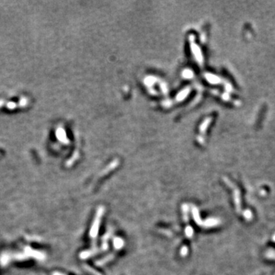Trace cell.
<instances>
[{
  "label": "cell",
  "mask_w": 275,
  "mask_h": 275,
  "mask_svg": "<svg viewBox=\"0 0 275 275\" xmlns=\"http://www.w3.org/2000/svg\"><path fill=\"white\" fill-rule=\"evenodd\" d=\"M105 212V208L103 206H99L97 210V213H96V217H95V220L93 222V226L91 228L90 231V236L93 239H95L97 236L98 232H99V225L100 222H101V218L103 216V213Z\"/></svg>",
  "instance_id": "6da1fadb"
},
{
  "label": "cell",
  "mask_w": 275,
  "mask_h": 275,
  "mask_svg": "<svg viewBox=\"0 0 275 275\" xmlns=\"http://www.w3.org/2000/svg\"><path fill=\"white\" fill-rule=\"evenodd\" d=\"M192 213H193V219H194V221L196 222L199 225H203V222H202V220H200V213H199V211L196 207L195 206L192 207Z\"/></svg>",
  "instance_id": "7a4b0ae2"
},
{
  "label": "cell",
  "mask_w": 275,
  "mask_h": 275,
  "mask_svg": "<svg viewBox=\"0 0 275 275\" xmlns=\"http://www.w3.org/2000/svg\"><path fill=\"white\" fill-rule=\"evenodd\" d=\"M114 256H115L114 254H109V255H107L106 258H104L100 259V260H99V261H96L95 264H96V265H97V266H103V265H104V264H106L107 262H109V261H112V260L113 259V258H114Z\"/></svg>",
  "instance_id": "3957f363"
},
{
  "label": "cell",
  "mask_w": 275,
  "mask_h": 275,
  "mask_svg": "<svg viewBox=\"0 0 275 275\" xmlns=\"http://www.w3.org/2000/svg\"><path fill=\"white\" fill-rule=\"evenodd\" d=\"M124 244H125V242H124L123 239H122L121 238L115 237L113 239V246H114L115 248L117 249V250L121 249L124 246Z\"/></svg>",
  "instance_id": "277c9868"
},
{
  "label": "cell",
  "mask_w": 275,
  "mask_h": 275,
  "mask_svg": "<svg viewBox=\"0 0 275 275\" xmlns=\"http://www.w3.org/2000/svg\"><path fill=\"white\" fill-rule=\"evenodd\" d=\"M182 210H183V220H184V221L186 222H187L188 220H189V216H188V213H189V206H188L187 204L182 205Z\"/></svg>",
  "instance_id": "5b68a950"
},
{
  "label": "cell",
  "mask_w": 275,
  "mask_h": 275,
  "mask_svg": "<svg viewBox=\"0 0 275 275\" xmlns=\"http://www.w3.org/2000/svg\"><path fill=\"white\" fill-rule=\"evenodd\" d=\"M185 234L188 238L191 239L193 235V229L191 225H187L186 227V229H185Z\"/></svg>",
  "instance_id": "8992f818"
},
{
  "label": "cell",
  "mask_w": 275,
  "mask_h": 275,
  "mask_svg": "<svg viewBox=\"0 0 275 275\" xmlns=\"http://www.w3.org/2000/svg\"><path fill=\"white\" fill-rule=\"evenodd\" d=\"M181 255L182 256V257H185V256H186V254H188V248L186 247V246H183L182 248H181Z\"/></svg>",
  "instance_id": "52a82bcc"
}]
</instances>
